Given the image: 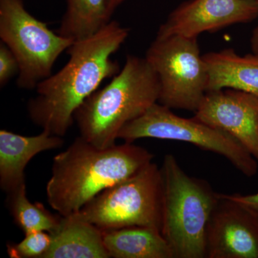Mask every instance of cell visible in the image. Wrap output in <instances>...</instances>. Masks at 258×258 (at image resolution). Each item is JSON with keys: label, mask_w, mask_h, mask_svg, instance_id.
I'll return each instance as SVG.
<instances>
[{"label": "cell", "mask_w": 258, "mask_h": 258, "mask_svg": "<svg viewBox=\"0 0 258 258\" xmlns=\"http://www.w3.org/2000/svg\"><path fill=\"white\" fill-rule=\"evenodd\" d=\"M128 34V29L111 21L93 36L74 42L68 49L66 66L37 84L36 96L28 104L32 121L52 135L63 137L83 102L103 81L119 72V64L112 55Z\"/></svg>", "instance_id": "1"}, {"label": "cell", "mask_w": 258, "mask_h": 258, "mask_svg": "<svg viewBox=\"0 0 258 258\" xmlns=\"http://www.w3.org/2000/svg\"><path fill=\"white\" fill-rule=\"evenodd\" d=\"M153 159L147 149L132 143L101 149L78 137L53 158L47 202L61 216H69L103 190L134 175Z\"/></svg>", "instance_id": "2"}, {"label": "cell", "mask_w": 258, "mask_h": 258, "mask_svg": "<svg viewBox=\"0 0 258 258\" xmlns=\"http://www.w3.org/2000/svg\"><path fill=\"white\" fill-rule=\"evenodd\" d=\"M160 83L147 60L127 56L111 82L88 97L74 115L80 137L98 148L115 145L128 122L159 102Z\"/></svg>", "instance_id": "3"}, {"label": "cell", "mask_w": 258, "mask_h": 258, "mask_svg": "<svg viewBox=\"0 0 258 258\" xmlns=\"http://www.w3.org/2000/svg\"><path fill=\"white\" fill-rule=\"evenodd\" d=\"M160 169L161 234L174 258H206L207 229L220 194L205 180L188 175L172 154L165 155Z\"/></svg>", "instance_id": "4"}, {"label": "cell", "mask_w": 258, "mask_h": 258, "mask_svg": "<svg viewBox=\"0 0 258 258\" xmlns=\"http://www.w3.org/2000/svg\"><path fill=\"white\" fill-rule=\"evenodd\" d=\"M75 215L102 231L130 227L161 231L160 168L153 161L149 163L128 179L103 190Z\"/></svg>", "instance_id": "5"}, {"label": "cell", "mask_w": 258, "mask_h": 258, "mask_svg": "<svg viewBox=\"0 0 258 258\" xmlns=\"http://www.w3.org/2000/svg\"><path fill=\"white\" fill-rule=\"evenodd\" d=\"M0 38L18 61L17 83L23 89L50 76L59 56L74 42L32 16L23 0H0Z\"/></svg>", "instance_id": "6"}, {"label": "cell", "mask_w": 258, "mask_h": 258, "mask_svg": "<svg viewBox=\"0 0 258 258\" xmlns=\"http://www.w3.org/2000/svg\"><path fill=\"white\" fill-rule=\"evenodd\" d=\"M143 138L186 142L226 158L244 176L252 177L257 172V161L233 137L195 116L185 118L174 114L159 102L128 122L118 135L128 143Z\"/></svg>", "instance_id": "7"}, {"label": "cell", "mask_w": 258, "mask_h": 258, "mask_svg": "<svg viewBox=\"0 0 258 258\" xmlns=\"http://www.w3.org/2000/svg\"><path fill=\"white\" fill-rule=\"evenodd\" d=\"M146 60L160 83L159 103L171 108L196 112L208 91V71L197 37L158 38Z\"/></svg>", "instance_id": "8"}, {"label": "cell", "mask_w": 258, "mask_h": 258, "mask_svg": "<svg viewBox=\"0 0 258 258\" xmlns=\"http://www.w3.org/2000/svg\"><path fill=\"white\" fill-rule=\"evenodd\" d=\"M258 18V3L252 0H189L173 10L161 25L157 37H197Z\"/></svg>", "instance_id": "9"}, {"label": "cell", "mask_w": 258, "mask_h": 258, "mask_svg": "<svg viewBox=\"0 0 258 258\" xmlns=\"http://www.w3.org/2000/svg\"><path fill=\"white\" fill-rule=\"evenodd\" d=\"M197 119L237 140L258 163V96L235 89L208 91Z\"/></svg>", "instance_id": "10"}, {"label": "cell", "mask_w": 258, "mask_h": 258, "mask_svg": "<svg viewBox=\"0 0 258 258\" xmlns=\"http://www.w3.org/2000/svg\"><path fill=\"white\" fill-rule=\"evenodd\" d=\"M207 257L258 258V218L220 194L207 229Z\"/></svg>", "instance_id": "11"}, {"label": "cell", "mask_w": 258, "mask_h": 258, "mask_svg": "<svg viewBox=\"0 0 258 258\" xmlns=\"http://www.w3.org/2000/svg\"><path fill=\"white\" fill-rule=\"evenodd\" d=\"M64 139L42 130L38 135L25 137L0 131V186L9 193L25 183V169L32 158L42 152L59 149Z\"/></svg>", "instance_id": "12"}, {"label": "cell", "mask_w": 258, "mask_h": 258, "mask_svg": "<svg viewBox=\"0 0 258 258\" xmlns=\"http://www.w3.org/2000/svg\"><path fill=\"white\" fill-rule=\"evenodd\" d=\"M43 258H108L103 231L74 215L61 216Z\"/></svg>", "instance_id": "13"}, {"label": "cell", "mask_w": 258, "mask_h": 258, "mask_svg": "<svg viewBox=\"0 0 258 258\" xmlns=\"http://www.w3.org/2000/svg\"><path fill=\"white\" fill-rule=\"evenodd\" d=\"M203 58L208 71V91L229 88L258 96L257 55L241 56L228 48L208 52Z\"/></svg>", "instance_id": "14"}, {"label": "cell", "mask_w": 258, "mask_h": 258, "mask_svg": "<svg viewBox=\"0 0 258 258\" xmlns=\"http://www.w3.org/2000/svg\"><path fill=\"white\" fill-rule=\"evenodd\" d=\"M110 257L174 258L161 231L148 227H130L103 231Z\"/></svg>", "instance_id": "15"}, {"label": "cell", "mask_w": 258, "mask_h": 258, "mask_svg": "<svg viewBox=\"0 0 258 258\" xmlns=\"http://www.w3.org/2000/svg\"><path fill=\"white\" fill-rule=\"evenodd\" d=\"M111 0H67L57 32L74 42L93 36L110 23L114 11Z\"/></svg>", "instance_id": "16"}, {"label": "cell", "mask_w": 258, "mask_h": 258, "mask_svg": "<svg viewBox=\"0 0 258 258\" xmlns=\"http://www.w3.org/2000/svg\"><path fill=\"white\" fill-rule=\"evenodd\" d=\"M8 208L15 225L25 235L37 231L51 232L56 230L61 215L55 216L41 203H32L27 196L26 183L8 193Z\"/></svg>", "instance_id": "17"}, {"label": "cell", "mask_w": 258, "mask_h": 258, "mask_svg": "<svg viewBox=\"0 0 258 258\" xmlns=\"http://www.w3.org/2000/svg\"><path fill=\"white\" fill-rule=\"evenodd\" d=\"M51 242L52 237L49 232H31L25 235V238L18 243H8V254L11 258H43Z\"/></svg>", "instance_id": "18"}, {"label": "cell", "mask_w": 258, "mask_h": 258, "mask_svg": "<svg viewBox=\"0 0 258 258\" xmlns=\"http://www.w3.org/2000/svg\"><path fill=\"white\" fill-rule=\"evenodd\" d=\"M19 63L9 47L0 43V86H5L17 73H19Z\"/></svg>", "instance_id": "19"}, {"label": "cell", "mask_w": 258, "mask_h": 258, "mask_svg": "<svg viewBox=\"0 0 258 258\" xmlns=\"http://www.w3.org/2000/svg\"><path fill=\"white\" fill-rule=\"evenodd\" d=\"M230 200L247 208L258 218V193L254 195H225Z\"/></svg>", "instance_id": "20"}, {"label": "cell", "mask_w": 258, "mask_h": 258, "mask_svg": "<svg viewBox=\"0 0 258 258\" xmlns=\"http://www.w3.org/2000/svg\"><path fill=\"white\" fill-rule=\"evenodd\" d=\"M251 48L252 52L258 55V26L254 29L250 39Z\"/></svg>", "instance_id": "21"}, {"label": "cell", "mask_w": 258, "mask_h": 258, "mask_svg": "<svg viewBox=\"0 0 258 258\" xmlns=\"http://www.w3.org/2000/svg\"><path fill=\"white\" fill-rule=\"evenodd\" d=\"M125 0H111L112 5H113V8L115 9L118 5L121 4L123 2H124Z\"/></svg>", "instance_id": "22"}, {"label": "cell", "mask_w": 258, "mask_h": 258, "mask_svg": "<svg viewBox=\"0 0 258 258\" xmlns=\"http://www.w3.org/2000/svg\"><path fill=\"white\" fill-rule=\"evenodd\" d=\"M252 1L255 2V3H258V0H252Z\"/></svg>", "instance_id": "23"}]
</instances>
